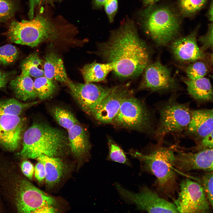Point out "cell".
Returning a JSON list of instances; mask_svg holds the SVG:
<instances>
[{"mask_svg":"<svg viewBox=\"0 0 213 213\" xmlns=\"http://www.w3.org/2000/svg\"><path fill=\"white\" fill-rule=\"evenodd\" d=\"M99 52L107 62L114 63L112 71L122 78L138 76L149 63L148 48L130 22L114 31L109 40L101 45Z\"/></svg>","mask_w":213,"mask_h":213,"instance_id":"obj_1","label":"cell"},{"mask_svg":"<svg viewBox=\"0 0 213 213\" xmlns=\"http://www.w3.org/2000/svg\"><path fill=\"white\" fill-rule=\"evenodd\" d=\"M22 140L20 154L25 158H37L42 154L58 157L69 149L67 134L42 122L33 123L24 131Z\"/></svg>","mask_w":213,"mask_h":213,"instance_id":"obj_2","label":"cell"},{"mask_svg":"<svg viewBox=\"0 0 213 213\" xmlns=\"http://www.w3.org/2000/svg\"><path fill=\"white\" fill-rule=\"evenodd\" d=\"M171 148L158 143L145 153L130 151V154L140 162L143 170L156 178L159 190L169 196L173 194L177 188V177L174 170L175 153Z\"/></svg>","mask_w":213,"mask_h":213,"instance_id":"obj_3","label":"cell"},{"mask_svg":"<svg viewBox=\"0 0 213 213\" xmlns=\"http://www.w3.org/2000/svg\"><path fill=\"white\" fill-rule=\"evenodd\" d=\"M61 33L49 19L37 15L30 20L12 21L6 34L12 42L34 47L43 42L56 40Z\"/></svg>","mask_w":213,"mask_h":213,"instance_id":"obj_4","label":"cell"},{"mask_svg":"<svg viewBox=\"0 0 213 213\" xmlns=\"http://www.w3.org/2000/svg\"><path fill=\"white\" fill-rule=\"evenodd\" d=\"M143 12V25L146 33L159 46H165L177 38L180 19L170 7L155 4Z\"/></svg>","mask_w":213,"mask_h":213,"instance_id":"obj_5","label":"cell"},{"mask_svg":"<svg viewBox=\"0 0 213 213\" xmlns=\"http://www.w3.org/2000/svg\"><path fill=\"white\" fill-rule=\"evenodd\" d=\"M176 97L172 96L158 106L159 117L154 133L159 143H161L168 134L185 131L190 121L191 109L189 104L180 103Z\"/></svg>","mask_w":213,"mask_h":213,"instance_id":"obj_6","label":"cell"},{"mask_svg":"<svg viewBox=\"0 0 213 213\" xmlns=\"http://www.w3.org/2000/svg\"><path fill=\"white\" fill-rule=\"evenodd\" d=\"M112 123L144 132L151 131L153 126L151 114L144 104L131 95L124 100Z\"/></svg>","mask_w":213,"mask_h":213,"instance_id":"obj_7","label":"cell"},{"mask_svg":"<svg viewBox=\"0 0 213 213\" xmlns=\"http://www.w3.org/2000/svg\"><path fill=\"white\" fill-rule=\"evenodd\" d=\"M180 186L178 198L174 200L179 213L210 212L211 206L199 183L186 178L181 181Z\"/></svg>","mask_w":213,"mask_h":213,"instance_id":"obj_8","label":"cell"},{"mask_svg":"<svg viewBox=\"0 0 213 213\" xmlns=\"http://www.w3.org/2000/svg\"><path fill=\"white\" fill-rule=\"evenodd\" d=\"M115 187L121 197L136 205L140 210L149 213H179L174 203L160 197L155 192L144 186L137 193L130 192L118 183Z\"/></svg>","mask_w":213,"mask_h":213,"instance_id":"obj_9","label":"cell"},{"mask_svg":"<svg viewBox=\"0 0 213 213\" xmlns=\"http://www.w3.org/2000/svg\"><path fill=\"white\" fill-rule=\"evenodd\" d=\"M16 188L15 202L18 212L37 213L44 206L53 205L54 199L28 180L21 179Z\"/></svg>","mask_w":213,"mask_h":213,"instance_id":"obj_10","label":"cell"},{"mask_svg":"<svg viewBox=\"0 0 213 213\" xmlns=\"http://www.w3.org/2000/svg\"><path fill=\"white\" fill-rule=\"evenodd\" d=\"M70 92L81 109L91 115L113 87L104 88L92 83H75L68 80Z\"/></svg>","mask_w":213,"mask_h":213,"instance_id":"obj_11","label":"cell"},{"mask_svg":"<svg viewBox=\"0 0 213 213\" xmlns=\"http://www.w3.org/2000/svg\"><path fill=\"white\" fill-rule=\"evenodd\" d=\"M143 71L140 89L162 93L173 91L178 89L170 69L159 61L149 63Z\"/></svg>","mask_w":213,"mask_h":213,"instance_id":"obj_12","label":"cell"},{"mask_svg":"<svg viewBox=\"0 0 213 213\" xmlns=\"http://www.w3.org/2000/svg\"><path fill=\"white\" fill-rule=\"evenodd\" d=\"M198 30L188 35L176 38L171 42L170 49L175 58L184 63H190L200 60L212 61V54H206L199 46L196 39Z\"/></svg>","mask_w":213,"mask_h":213,"instance_id":"obj_13","label":"cell"},{"mask_svg":"<svg viewBox=\"0 0 213 213\" xmlns=\"http://www.w3.org/2000/svg\"><path fill=\"white\" fill-rule=\"evenodd\" d=\"M26 126V120L20 116L0 114V148L9 151L17 149Z\"/></svg>","mask_w":213,"mask_h":213,"instance_id":"obj_14","label":"cell"},{"mask_svg":"<svg viewBox=\"0 0 213 213\" xmlns=\"http://www.w3.org/2000/svg\"><path fill=\"white\" fill-rule=\"evenodd\" d=\"M173 166L182 172L194 170H213V148L187 152L177 151Z\"/></svg>","mask_w":213,"mask_h":213,"instance_id":"obj_15","label":"cell"},{"mask_svg":"<svg viewBox=\"0 0 213 213\" xmlns=\"http://www.w3.org/2000/svg\"><path fill=\"white\" fill-rule=\"evenodd\" d=\"M130 95V92L126 87H114L90 115L101 122L112 123L124 100Z\"/></svg>","mask_w":213,"mask_h":213,"instance_id":"obj_16","label":"cell"},{"mask_svg":"<svg viewBox=\"0 0 213 213\" xmlns=\"http://www.w3.org/2000/svg\"><path fill=\"white\" fill-rule=\"evenodd\" d=\"M213 109L191 110V118L185 130L188 136L198 142L213 132Z\"/></svg>","mask_w":213,"mask_h":213,"instance_id":"obj_17","label":"cell"},{"mask_svg":"<svg viewBox=\"0 0 213 213\" xmlns=\"http://www.w3.org/2000/svg\"><path fill=\"white\" fill-rule=\"evenodd\" d=\"M180 78L186 86L188 94L197 103L212 102L213 90L209 78L204 77L191 80L183 76Z\"/></svg>","mask_w":213,"mask_h":213,"instance_id":"obj_18","label":"cell"},{"mask_svg":"<svg viewBox=\"0 0 213 213\" xmlns=\"http://www.w3.org/2000/svg\"><path fill=\"white\" fill-rule=\"evenodd\" d=\"M67 131L68 145L71 152L77 158L85 155L90 147L89 139L85 130L79 123Z\"/></svg>","mask_w":213,"mask_h":213,"instance_id":"obj_19","label":"cell"},{"mask_svg":"<svg viewBox=\"0 0 213 213\" xmlns=\"http://www.w3.org/2000/svg\"><path fill=\"white\" fill-rule=\"evenodd\" d=\"M36 159L43 165L45 170L46 183L52 187L60 181L66 170L62 161L58 157H52L42 154Z\"/></svg>","mask_w":213,"mask_h":213,"instance_id":"obj_20","label":"cell"},{"mask_svg":"<svg viewBox=\"0 0 213 213\" xmlns=\"http://www.w3.org/2000/svg\"><path fill=\"white\" fill-rule=\"evenodd\" d=\"M45 59L44 76L55 81L67 83L68 79L63 61L59 56L56 53L51 51L46 54Z\"/></svg>","mask_w":213,"mask_h":213,"instance_id":"obj_21","label":"cell"},{"mask_svg":"<svg viewBox=\"0 0 213 213\" xmlns=\"http://www.w3.org/2000/svg\"><path fill=\"white\" fill-rule=\"evenodd\" d=\"M10 85L16 97L22 101L30 100L37 97L34 81L28 74L21 72L11 80Z\"/></svg>","mask_w":213,"mask_h":213,"instance_id":"obj_22","label":"cell"},{"mask_svg":"<svg viewBox=\"0 0 213 213\" xmlns=\"http://www.w3.org/2000/svg\"><path fill=\"white\" fill-rule=\"evenodd\" d=\"M114 66L112 62L100 63L94 62L85 64L81 70L85 83L104 81L109 72L113 70Z\"/></svg>","mask_w":213,"mask_h":213,"instance_id":"obj_23","label":"cell"},{"mask_svg":"<svg viewBox=\"0 0 213 213\" xmlns=\"http://www.w3.org/2000/svg\"><path fill=\"white\" fill-rule=\"evenodd\" d=\"M38 101L23 103L14 98L0 99V114L19 116Z\"/></svg>","mask_w":213,"mask_h":213,"instance_id":"obj_24","label":"cell"},{"mask_svg":"<svg viewBox=\"0 0 213 213\" xmlns=\"http://www.w3.org/2000/svg\"><path fill=\"white\" fill-rule=\"evenodd\" d=\"M37 53L30 54L21 64V72L37 78L44 76V64Z\"/></svg>","mask_w":213,"mask_h":213,"instance_id":"obj_25","label":"cell"},{"mask_svg":"<svg viewBox=\"0 0 213 213\" xmlns=\"http://www.w3.org/2000/svg\"><path fill=\"white\" fill-rule=\"evenodd\" d=\"M34 86L37 97L41 100L49 98L57 89L55 81L45 76L36 78L34 82Z\"/></svg>","mask_w":213,"mask_h":213,"instance_id":"obj_26","label":"cell"},{"mask_svg":"<svg viewBox=\"0 0 213 213\" xmlns=\"http://www.w3.org/2000/svg\"><path fill=\"white\" fill-rule=\"evenodd\" d=\"M50 113L54 119L61 126L67 130L79 122L70 111L62 107L56 106L52 107Z\"/></svg>","mask_w":213,"mask_h":213,"instance_id":"obj_27","label":"cell"},{"mask_svg":"<svg viewBox=\"0 0 213 213\" xmlns=\"http://www.w3.org/2000/svg\"><path fill=\"white\" fill-rule=\"evenodd\" d=\"M212 61L207 60H200L189 64L184 70L188 78L195 80L204 77L210 71Z\"/></svg>","mask_w":213,"mask_h":213,"instance_id":"obj_28","label":"cell"},{"mask_svg":"<svg viewBox=\"0 0 213 213\" xmlns=\"http://www.w3.org/2000/svg\"><path fill=\"white\" fill-rule=\"evenodd\" d=\"M207 0H179V6L181 13L184 15H192L199 11Z\"/></svg>","mask_w":213,"mask_h":213,"instance_id":"obj_29","label":"cell"},{"mask_svg":"<svg viewBox=\"0 0 213 213\" xmlns=\"http://www.w3.org/2000/svg\"><path fill=\"white\" fill-rule=\"evenodd\" d=\"M18 54V50L12 45L0 46V64L7 65L12 64L17 59Z\"/></svg>","mask_w":213,"mask_h":213,"instance_id":"obj_30","label":"cell"},{"mask_svg":"<svg viewBox=\"0 0 213 213\" xmlns=\"http://www.w3.org/2000/svg\"><path fill=\"white\" fill-rule=\"evenodd\" d=\"M109 153L108 159L118 163L129 166L130 163L121 148L113 141H109Z\"/></svg>","mask_w":213,"mask_h":213,"instance_id":"obj_31","label":"cell"},{"mask_svg":"<svg viewBox=\"0 0 213 213\" xmlns=\"http://www.w3.org/2000/svg\"><path fill=\"white\" fill-rule=\"evenodd\" d=\"M17 9V5L14 0H0V22L11 19Z\"/></svg>","mask_w":213,"mask_h":213,"instance_id":"obj_32","label":"cell"},{"mask_svg":"<svg viewBox=\"0 0 213 213\" xmlns=\"http://www.w3.org/2000/svg\"><path fill=\"white\" fill-rule=\"evenodd\" d=\"M201 183L208 200L213 207V172H206L201 178Z\"/></svg>","mask_w":213,"mask_h":213,"instance_id":"obj_33","label":"cell"},{"mask_svg":"<svg viewBox=\"0 0 213 213\" xmlns=\"http://www.w3.org/2000/svg\"><path fill=\"white\" fill-rule=\"evenodd\" d=\"M213 30L212 22L210 23L206 33L204 35L200 36L197 40L200 43L201 46L200 47L203 51L209 49L213 48Z\"/></svg>","mask_w":213,"mask_h":213,"instance_id":"obj_34","label":"cell"},{"mask_svg":"<svg viewBox=\"0 0 213 213\" xmlns=\"http://www.w3.org/2000/svg\"><path fill=\"white\" fill-rule=\"evenodd\" d=\"M104 6L109 21L112 22L113 21L117 10V0H107Z\"/></svg>","mask_w":213,"mask_h":213,"instance_id":"obj_35","label":"cell"},{"mask_svg":"<svg viewBox=\"0 0 213 213\" xmlns=\"http://www.w3.org/2000/svg\"><path fill=\"white\" fill-rule=\"evenodd\" d=\"M213 132H212L197 142V145L195 149V151L213 148Z\"/></svg>","mask_w":213,"mask_h":213,"instance_id":"obj_36","label":"cell"},{"mask_svg":"<svg viewBox=\"0 0 213 213\" xmlns=\"http://www.w3.org/2000/svg\"><path fill=\"white\" fill-rule=\"evenodd\" d=\"M21 168L24 174L29 179H31L34 172V168L32 164L28 161H24L21 164Z\"/></svg>","mask_w":213,"mask_h":213,"instance_id":"obj_37","label":"cell"},{"mask_svg":"<svg viewBox=\"0 0 213 213\" xmlns=\"http://www.w3.org/2000/svg\"><path fill=\"white\" fill-rule=\"evenodd\" d=\"M35 177L39 182L43 181L45 178V170L43 164L39 162L36 164L34 168Z\"/></svg>","mask_w":213,"mask_h":213,"instance_id":"obj_38","label":"cell"},{"mask_svg":"<svg viewBox=\"0 0 213 213\" xmlns=\"http://www.w3.org/2000/svg\"><path fill=\"white\" fill-rule=\"evenodd\" d=\"M15 73L14 71H4L0 70V88L5 87L10 78Z\"/></svg>","mask_w":213,"mask_h":213,"instance_id":"obj_39","label":"cell"},{"mask_svg":"<svg viewBox=\"0 0 213 213\" xmlns=\"http://www.w3.org/2000/svg\"><path fill=\"white\" fill-rule=\"evenodd\" d=\"M41 0H29V10L28 14L30 19L33 18L35 7L39 4Z\"/></svg>","mask_w":213,"mask_h":213,"instance_id":"obj_40","label":"cell"},{"mask_svg":"<svg viewBox=\"0 0 213 213\" xmlns=\"http://www.w3.org/2000/svg\"><path fill=\"white\" fill-rule=\"evenodd\" d=\"M55 209L53 207V205L46 206H43L40 209L38 213H54L55 212Z\"/></svg>","mask_w":213,"mask_h":213,"instance_id":"obj_41","label":"cell"},{"mask_svg":"<svg viewBox=\"0 0 213 213\" xmlns=\"http://www.w3.org/2000/svg\"><path fill=\"white\" fill-rule=\"evenodd\" d=\"M213 0H212L206 14L209 20L211 22L213 21Z\"/></svg>","mask_w":213,"mask_h":213,"instance_id":"obj_42","label":"cell"},{"mask_svg":"<svg viewBox=\"0 0 213 213\" xmlns=\"http://www.w3.org/2000/svg\"><path fill=\"white\" fill-rule=\"evenodd\" d=\"M107 0H93V5L95 8H99L102 7Z\"/></svg>","mask_w":213,"mask_h":213,"instance_id":"obj_43","label":"cell"},{"mask_svg":"<svg viewBox=\"0 0 213 213\" xmlns=\"http://www.w3.org/2000/svg\"><path fill=\"white\" fill-rule=\"evenodd\" d=\"M160 0H143V3L144 5L148 6L155 4Z\"/></svg>","mask_w":213,"mask_h":213,"instance_id":"obj_44","label":"cell"},{"mask_svg":"<svg viewBox=\"0 0 213 213\" xmlns=\"http://www.w3.org/2000/svg\"><path fill=\"white\" fill-rule=\"evenodd\" d=\"M43 0L44 1H47V0Z\"/></svg>","mask_w":213,"mask_h":213,"instance_id":"obj_45","label":"cell"},{"mask_svg":"<svg viewBox=\"0 0 213 213\" xmlns=\"http://www.w3.org/2000/svg\"><path fill=\"white\" fill-rule=\"evenodd\" d=\"M59 0V1H62V0Z\"/></svg>","mask_w":213,"mask_h":213,"instance_id":"obj_46","label":"cell"}]
</instances>
